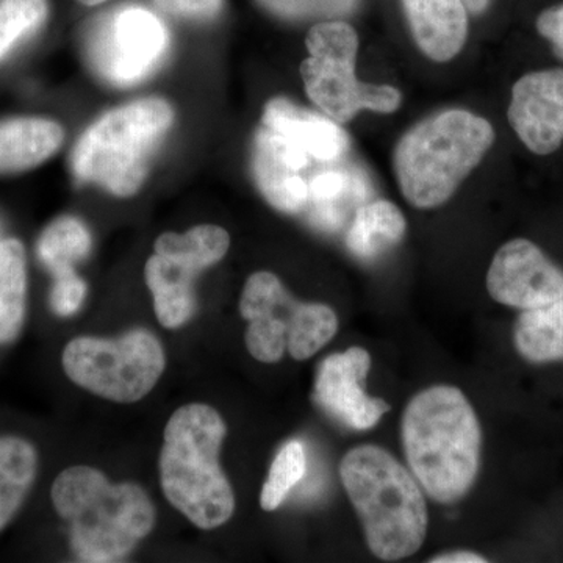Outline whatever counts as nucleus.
Segmentation results:
<instances>
[{
  "mask_svg": "<svg viewBox=\"0 0 563 563\" xmlns=\"http://www.w3.org/2000/svg\"><path fill=\"white\" fill-rule=\"evenodd\" d=\"M49 16L47 0H0V62Z\"/></svg>",
  "mask_w": 563,
  "mask_h": 563,
  "instance_id": "26",
  "label": "nucleus"
},
{
  "mask_svg": "<svg viewBox=\"0 0 563 563\" xmlns=\"http://www.w3.org/2000/svg\"><path fill=\"white\" fill-rule=\"evenodd\" d=\"M51 496L84 562L122 561L150 536L157 517L140 485L110 484L91 466H70L58 474Z\"/></svg>",
  "mask_w": 563,
  "mask_h": 563,
  "instance_id": "4",
  "label": "nucleus"
},
{
  "mask_svg": "<svg viewBox=\"0 0 563 563\" xmlns=\"http://www.w3.org/2000/svg\"><path fill=\"white\" fill-rule=\"evenodd\" d=\"M225 0H152L162 13L181 21L206 22L220 16Z\"/></svg>",
  "mask_w": 563,
  "mask_h": 563,
  "instance_id": "31",
  "label": "nucleus"
},
{
  "mask_svg": "<svg viewBox=\"0 0 563 563\" xmlns=\"http://www.w3.org/2000/svg\"><path fill=\"white\" fill-rule=\"evenodd\" d=\"M362 185L342 169H325L309 179L310 221L322 229H335L342 224V209L352 195H358Z\"/></svg>",
  "mask_w": 563,
  "mask_h": 563,
  "instance_id": "23",
  "label": "nucleus"
},
{
  "mask_svg": "<svg viewBox=\"0 0 563 563\" xmlns=\"http://www.w3.org/2000/svg\"><path fill=\"white\" fill-rule=\"evenodd\" d=\"M418 47L433 62L457 57L468 36V16L462 0H402Z\"/></svg>",
  "mask_w": 563,
  "mask_h": 563,
  "instance_id": "17",
  "label": "nucleus"
},
{
  "mask_svg": "<svg viewBox=\"0 0 563 563\" xmlns=\"http://www.w3.org/2000/svg\"><path fill=\"white\" fill-rule=\"evenodd\" d=\"M369 368V352L354 346L325 357L314 377V402L352 431H369L390 412L384 399L365 391Z\"/></svg>",
  "mask_w": 563,
  "mask_h": 563,
  "instance_id": "12",
  "label": "nucleus"
},
{
  "mask_svg": "<svg viewBox=\"0 0 563 563\" xmlns=\"http://www.w3.org/2000/svg\"><path fill=\"white\" fill-rule=\"evenodd\" d=\"M27 298V261L20 240L0 242V344L20 335Z\"/></svg>",
  "mask_w": 563,
  "mask_h": 563,
  "instance_id": "21",
  "label": "nucleus"
},
{
  "mask_svg": "<svg viewBox=\"0 0 563 563\" xmlns=\"http://www.w3.org/2000/svg\"><path fill=\"white\" fill-rule=\"evenodd\" d=\"M262 125L287 136L318 162H336L350 147V139L339 122L288 99L276 98L266 103Z\"/></svg>",
  "mask_w": 563,
  "mask_h": 563,
  "instance_id": "16",
  "label": "nucleus"
},
{
  "mask_svg": "<svg viewBox=\"0 0 563 563\" xmlns=\"http://www.w3.org/2000/svg\"><path fill=\"white\" fill-rule=\"evenodd\" d=\"M537 31L543 38L550 41L555 57L563 62V3L539 14Z\"/></svg>",
  "mask_w": 563,
  "mask_h": 563,
  "instance_id": "32",
  "label": "nucleus"
},
{
  "mask_svg": "<svg viewBox=\"0 0 563 563\" xmlns=\"http://www.w3.org/2000/svg\"><path fill=\"white\" fill-rule=\"evenodd\" d=\"M38 473V454L21 437H0V532L20 512Z\"/></svg>",
  "mask_w": 563,
  "mask_h": 563,
  "instance_id": "19",
  "label": "nucleus"
},
{
  "mask_svg": "<svg viewBox=\"0 0 563 563\" xmlns=\"http://www.w3.org/2000/svg\"><path fill=\"white\" fill-rule=\"evenodd\" d=\"M288 346V329L272 314H262L250 321L246 347L255 361L276 363L284 357Z\"/></svg>",
  "mask_w": 563,
  "mask_h": 563,
  "instance_id": "29",
  "label": "nucleus"
},
{
  "mask_svg": "<svg viewBox=\"0 0 563 563\" xmlns=\"http://www.w3.org/2000/svg\"><path fill=\"white\" fill-rule=\"evenodd\" d=\"M306 46L310 55L301 63V76L307 95L333 121L344 124L362 110L393 113L401 106L396 88L363 84L355 76L358 36L352 25L320 22L307 33Z\"/></svg>",
  "mask_w": 563,
  "mask_h": 563,
  "instance_id": "7",
  "label": "nucleus"
},
{
  "mask_svg": "<svg viewBox=\"0 0 563 563\" xmlns=\"http://www.w3.org/2000/svg\"><path fill=\"white\" fill-rule=\"evenodd\" d=\"M225 422L207 404H187L169 418L163 433L161 484L174 509L203 531L231 520L235 495L220 466Z\"/></svg>",
  "mask_w": 563,
  "mask_h": 563,
  "instance_id": "3",
  "label": "nucleus"
},
{
  "mask_svg": "<svg viewBox=\"0 0 563 563\" xmlns=\"http://www.w3.org/2000/svg\"><path fill=\"white\" fill-rule=\"evenodd\" d=\"M514 343L528 362L563 361V299L523 310L515 322Z\"/></svg>",
  "mask_w": 563,
  "mask_h": 563,
  "instance_id": "22",
  "label": "nucleus"
},
{
  "mask_svg": "<svg viewBox=\"0 0 563 563\" xmlns=\"http://www.w3.org/2000/svg\"><path fill=\"white\" fill-rule=\"evenodd\" d=\"M91 250V235L77 218L63 217L47 225L38 242L41 262L52 273L74 268Z\"/></svg>",
  "mask_w": 563,
  "mask_h": 563,
  "instance_id": "24",
  "label": "nucleus"
},
{
  "mask_svg": "<svg viewBox=\"0 0 563 563\" xmlns=\"http://www.w3.org/2000/svg\"><path fill=\"white\" fill-rule=\"evenodd\" d=\"M62 362L74 384L120 404L150 395L166 366L162 343L146 329L114 340L79 336L65 347Z\"/></svg>",
  "mask_w": 563,
  "mask_h": 563,
  "instance_id": "8",
  "label": "nucleus"
},
{
  "mask_svg": "<svg viewBox=\"0 0 563 563\" xmlns=\"http://www.w3.org/2000/svg\"><path fill=\"white\" fill-rule=\"evenodd\" d=\"M465 3L466 9L472 11L474 14L484 13L487 7L490 5L492 0H462Z\"/></svg>",
  "mask_w": 563,
  "mask_h": 563,
  "instance_id": "34",
  "label": "nucleus"
},
{
  "mask_svg": "<svg viewBox=\"0 0 563 563\" xmlns=\"http://www.w3.org/2000/svg\"><path fill=\"white\" fill-rule=\"evenodd\" d=\"M310 157L287 136L262 125L252 143V176L263 198L284 213H299L309 202Z\"/></svg>",
  "mask_w": 563,
  "mask_h": 563,
  "instance_id": "14",
  "label": "nucleus"
},
{
  "mask_svg": "<svg viewBox=\"0 0 563 563\" xmlns=\"http://www.w3.org/2000/svg\"><path fill=\"white\" fill-rule=\"evenodd\" d=\"M507 118L533 154L558 151L563 144V69L533 70L521 77L514 85Z\"/></svg>",
  "mask_w": 563,
  "mask_h": 563,
  "instance_id": "13",
  "label": "nucleus"
},
{
  "mask_svg": "<svg viewBox=\"0 0 563 563\" xmlns=\"http://www.w3.org/2000/svg\"><path fill=\"white\" fill-rule=\"evenodd\" d=\"M77 2L84 3V5L95 7L101 5V3L109 2V0H77Z\"/></svg>",
  "mask_w": 563,
  "mask_h": 563,
  "instance_id": "35",
  "label": "nucleus"
},
{
  "mask_svg": "<svg viewBox=\"0 0 563 563\" xmlns=\"http://www.w3.org/2000/svg\"><path fill=\"white\" fill-rule=\"evenodd\" d=\"M401 439L407 465L433 501H461L476 483L483 431L459 388L433 385L404 410Z\"/></svg>",
  "mask_w": 563,
  "mask_h": 563,
  "instance_id": "1",
  "label": "nucleus"
},
{
  "mask_svg": "<svg viewBox=\"0 0 563 563\" xmlns=\"http://www.w3.org/2000/svg\"><path fill=\"white\" fill-rule=\"evenodd\" d=\"M240 313L251 321L272 314L287 325V351L295 361H307L322 350L339 331V318L331 307L320 302H299L285 290L273 273L252 274L243 288Z\"/></svg>",
  "mask_w": 563,
  "mask_h": 563,
  "instance_id": "10",
  "label": "nucleus"
},
{
  "mask_svg": "<svg viewBox=\"0 0 563 563\" xmlns=\"http://www.w3.org/2000/svg\"><path fill=\"white\" fill-rule=\"evenodd\" d=\"M203 269L201 263L176 251L155 250L147 261L144 276L163 328L177 329L190 320L196 310L195 279Z\"/></svg>",
  "mask_w": 563,
  "mask_h": 563,
  "instance_id": "15",
  "label": "nucleus"
},
{
  "mask_svg": "<svg viewBox=\"0 0 563 563\" xmlns=\"http://www.w3.org/2000/svg\"><path fill=\"white\" fill-rule=\"evenodd\" d=\"M431 563H485L487 559L481 554L472 553V551H451L432 558Z\"/></svg>",
  "mask_w": 563,
  "mask_h": 563,
  "instance_id": "33",
  "label": "nucleus"
},
{
  "mask_svg": "<svg viewBox=\"0 0 563 563\" xmlns=\"http://www.w3.org/2000/svg\"><path fill=\"white\" fill-rule=\"evenodd\" d=\"M231 246V236L220 225H198L185 233L166 232L158 236L155 250L181 252L201 263L203 268L224 258Z\"/></svg>",
  "mask_w": 563,
  "mask_h": 563,
  "instance_id": "25",
  "label": "nucleus"
},
{
  "mask_svg": "<svg viewBox=\"0 0 563 563\" xmlns=\"http://www.w3.org/2000/svg\"><path fill=\"white\" fill-rule=\"evenodd\" d=\"M340 477L377 559L398 562L418 553L429 517L424 493L410 470L384 448L362 444L344 455Z\"/></svg>",
  "mask_w": 563,
  "mask_h": 563,
  "instance_id": "2",
  "label": "nucleus"
},
{
  "mask_svg": "<svg viewBox=\"0 0 563 563\" xmlns=\"http://www.w3.org/2000/svg\"><path fill=\"white\" fill-rule=\"evenodd\" d=\"M55 284L52 287L51 307L58 317H70L80 309L87 295V285L77 276L74 268L63 269L54 274Z\"/></svg>",
  "mask_w": 563,
  "mask_h": 563,
  "instance_id": "30",
  "label": "nucleus"
},
{
  "mask_svg": "<svg viewBox=\"0 0 563 563\" xmlns=\"http://www.w3.org/2000/svg\"><path fill=\"white\" fill-rule=\"evenodd\" d=\"M169 47L165 22L139 5L98 14L81 35L88 68L113 87H132L162 65Z\"/></svg>",
  "mask_w": 563,
  "mask_h": 563,
  "instance_id": "9",
  "label": "nucleus"
},
{
  "mask_svg": "<svg viewBox=\"0 0 563 563\" xmlns=\"http://www.w3.org/2000/svg\"><path fill=\"white\" fill-rule=\"evenodd\" d=\"M495 143L487 120L465 110H448L413 125L396 144V180L415 209L431 210L453 198Z\"/></svg>",
  "mask_w": 563,
  "mask_h": 563,
  "instance_id": "5",
  "label": "nucleus"
},
{
  "mask_svg": "<svg viewBox=\"0 0 563 563\" xmlns=\"http://www.w3.org/2000/svg\"><path fill=\"white\" fill-rule=\"evenodd\" d=\"M406 229V218L395 203L369 202L355 211L346 244L355 257L372 261L401 242Z\"/></svg>",
  "mask_w": 563,
  "mask_h": 563,
  "instance_id": "20",
  "label": "nucleus"
},
{
  "mask_svg": "<svg viewBox=\"0 0 563 563\" xmlns=\"http://www.w3.org/2000/svg\"><path fill=\"white\" fill-rule=\"evenodd\" d=\"M174 111L158 98L118 107L85 131L70 155L74 176L118 198L143 187L152 157L172 129Z\"/></svg>",
  "mask_w": 563,
  "mask_h": 563,
  "instance_id": "6",
  "label": "nucleus"
},
{
  "mask_svg": "<svg viewBox=\"0 0 563 563\" xmlns=\"http://www.w3.org/2000/svg\"><path fill=\"white\" fill-rule=\"evenodd\" d=\"M307 470V455L298 440L285 443L272 463L268 479L263 485L261 506L266 512L279 509L288 493L302 479Z\"/></svg>",
  "mask_w": 563,
  "mask_h": 563,
  "instance_id": "27",
  "label": "nucleus"
},
{
  "mask_svg": "<svg viewBox=\"0 0 563 563\" xmlns=\"http://www.w3.org/2000/svg\"><path fill=\"white\" fill-rule=\"evenodd\" d=\"M488 295L514 309L531 310L562 301L563 272L537 244L525 239L503 244L487 273Z\"/></svg>",
  "mask_w": 563,
  "mask_h": 563,
  "instance_id": "11",
  "label": "nucleus"
},
{
  "mask_svg": "<svg viewBox=\"0 0 563 563\" xmlns=\"http://www.w3.org/2000/svg\"><path fill=\"white\" fill-rule=\"evenodd\" d=\"M274 14L288 21L318 20V18L346 16L357 9L361 0H257Z\"/></svg>",
  "mask_w": 563,
  "mask_h": 563,
  "instance_id": "28",
  "label": "nucleus"
},
{
  "mask_svg": "<svg viewBox=\"0 0 563 563\" xmlns=\"http://www.w3.org/2000/svg\"><path fill=\"white\" fill-rule=\"evenodd\" d=\"M65 131L44 118H13L0 121V174L36 168L60 150Z\"/></svg>",
  "mask_w": 563,
  "mask_h": 563,
  "instance_id": "18",
  "label": "nucleus"
}]
</instances>
